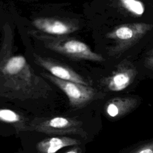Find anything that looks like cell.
<instances>
[{"label":"cell","mask_w":153,"mask_h":153,"mask_svg":"<svg viewBox=\"0 0 153 153\" xmlns=\"http://www.w3.org/2000/svg\"><path fill=\"white\" fill-rule=\"evenodd\" d=\"M106 111L109 116L114 117L118 115L119 112V109L117 104L114 103H111L108 105L106 109Z\"/></svg>","instance_id":"7c38bea8"},{"label":"cell","mask_w":153,"mask_h":153,"mask_svg":"<svg viewBox=\"0 0 153 153\" xmlns=\"http://www.w3.org/2000/svg\"><path fill=\"white\" fill-rule=\"evenodd\" d=\"M42 75L65 93L70 105L74 107H79L84 105L93 97V89L87 85L62 80L48 74L44 73Z\"/></svg>","instance_id":"277c9868"},{"label":"cell","mask_w":153,"mask_h":153,"mask_svg":"<svg viewBox=\"0 0 153 153\" xmlns=\"http://www.w3.org/2000/svg\"><path fill=\"white\" fill-rule=\"evenodd\" d=\"M153 26L144 23H134L118 26L106 35V37L114 39L116 46L111 50V54L121 53L137 42Z\"/></svg>","instance_id":"3957f363"},{"label":"cell","mask_w":153,"mask_h":153,"mask_svg":"<svg viewBox=\"0 0 153 153\" xmlns=\"http://www.w3.org/2000/svg\"><path fill=\"white\" fill-rule=\"evenodd\" d=\"M148 55H149V56H152V55H153V48L151 49V50L148 52Z\"/></svg>","instance_id":"2e32d148"},{"label":"cell","mask_w":153,"mask_h":153,"mask_svg":"<svg viewBox=\"0 0 153 153\" xmlns=\"http://www.w3.org/2000/svg\"><path fill=\"white\" fill-rule=\"evenodd\" d=\"M79 122L74 119L62 117L42 120L33 124V128L47 134H79Z\"/></svg>","instance_id":"8992f818"},{"label":"cell","mask_w":153,"mask_h":153,"mask_svg":"<svg viewBox=\"0 0 153 153\" xmlns=\"http://www.w3.org/2000/svg\"><path fill=\"white\" fill-rule=\"evenodd\" d=\"M0 54V85L8 91L31 96L36 87L45 83L37 76L25 57L20 54L10 55L8 44H4Z\"/></svg>","instance_id":"6da1fadb"},{"label":"cell","mask_w":153,"mask_h":153,"mask_svg":"<svg viewBox=\"0 0 153 153\" xmlns=\"http://www.w3.org/2000/svg\"><path fill=\"white\" fill-rule=\"evenodd\" d=\"M32 25L39 31L53 36H63L79 29L75 20L60 17H39L32 21Z\"/></svg>","instance_id":"5b68a950"},{"label":"cell","mask_w":153,"mask_h":153,"mask_svg":"<svg viewBox=\"0 0 153 153\" xmlns=\"http://www.w3.org/2000/svg\"><path fill=\"white\" fill-rule=\"evenodd\" d=\"M34 58L35 62L38 65L48 71L53 76L62 80L88 85L87 81L79 74L65 64L36 54H34Z\"/></svg>","instance_id":"52a82bcc"},{"label":"cell","mask_w":153,"mask_h":153,"mask_svg":"<svg viewBox=\"0 0 153 153\" xmlns=\"http://www.w3.org/2000/svg\"><path fill=\"white\" fill-rule=\"evenodd\" d=\"M48 49L75 60L104 61L101 54L93 52L84 42L68 37H53L42 33H33Z\"/></svg>","instance_id":"7a4b0ae2"},{"label":"cell","mask_w":153,"mask_h":153,"mask_svg":"<svg viewBox=\"0 0 153 153\" xmlns=\"http://www.w3.org/2000/svg\"><path fill=\"white\" fill-rule=\"evenodd\" d=\"M136 75L135 68L130 62L124 61L107 79L108 87L112 91L123 90L131 84Z\"/></svg>","instance_id":"ba28073f"},{"label":"cell","mask_w":153,"mask_h":153,"mask_svg":"<svg viewBox=\"0 0 153 153\" xmlns=\"http://www.w3.org/2000/svg\"><path fill=\"white\" fill-rule=\"evenodd\" d=\"M139 153H153V151L151 148H146L145 149H142Z\"/></svg>","instance_id":"9a60e30c"},{"label":"cell","mask_w":153,"mask_h":153,"mask_svg":"<svg viewBox=\"0 0 153 153\" xmlns=\"http://www.w3.org/2000/svg\"><path fill=\"white\" fill-rule=\"evenodd\" d=\"M20 115L8 109H0V121L8 123H17L20 121Z\"/></svg>","instance_id":"8fae6325"},{"label":"cell","mask_w":153,"mask_h":153,"mask_svg":"<svg viewBox=\"0 0 153 153\" xmlns=\"http://www.w3.org/2000/svg\"><path fill=\"white\" fill-rule=\"evenodd\" d=\"M66 153H80V150L78 148H75L68 151Z\"/></svg>","instance_id":"5bb4252c"},{"label":"cell","mask_w":153,"mask_h":153,"mask_svg":"<svg viewBox=\"0 0 153 153\" xmlns=\"http://www.w3.org/2000/svg\"><path fill=\"white\" fill-rule=\"evenodd\" d=\"M79 143L77 140L68 137H53L39 142L37 149L40 153H56L59 149Z\"/></svg>","instance_id":"9c48e42d"},{"label":"cell","mask_w":153,"mask_h":153,"mask_svg":"<svg viewBox=\"0 0 153 153\" xmlns=\"http://www.w3.org/2000/svg\"><path fill=\"white\" fill-rule=\"evenodd\" d=\"M120 1L122 6L133 14L141 16L144 13V5L139 0H120Z\"/></svg>","instance_id":"30bf717a"},{"label":"cell","mask_w":153,"mask_h":153,"mask_svg":"<svg viewBox=\"0 0 153 153\" xmlns=\"http://www.w3.org/2000/svg\"><path fill=\"white\" fill-rule=\"evenodd\" d=\"M145 65L148 68L153 70V55L149 56L148 57L145 59Z\"/></svg>","instance_id":"4fadbf2b"}]
</instances>
